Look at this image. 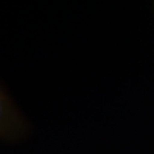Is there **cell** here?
<instances>
[{"label": "cell", "mask_w": 154, "mask_h": 154, "mask_svg": "<svg viewBox=\"0 0 154 154\" xmlns=\"http://www.w3.org/2000/svg\"><path fill=\"white\" fill-rule=\"evenodd\" d=\"M2 116H3V104H2V100H0V119H2Z\"/></svg>", "instance_id": "6da1fadb"}]
</instances>
